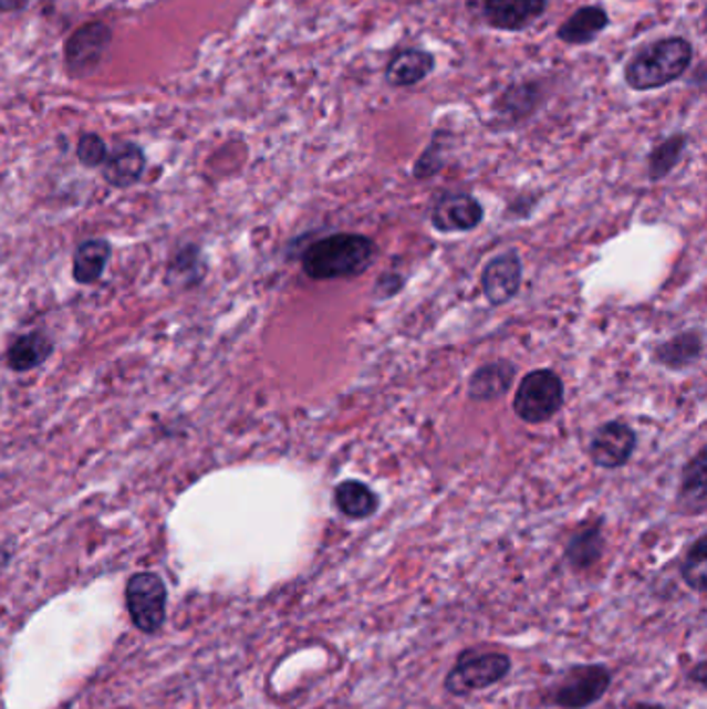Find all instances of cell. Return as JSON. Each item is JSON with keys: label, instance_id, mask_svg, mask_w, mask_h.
<instances>
[{"label": "cell", "instance_id": "1", "mask_svg": "<svg viewBox=\"0 0 707 709\" xmlns=\"http://www.w3.org/2000/svg\"><path fill=\"white\" fill-rule=\"evenodd\" d=\"M695 49L685 35H664L631 54L623 80L633 92H656L683 80L692 71Z\"/></svg>", "mask_w": 707, "mask_h": 709}, {"label": "cell", "instance_id": "2", "mask_svg": "<svg viewBox=\"0 0 707 709\" xmlns=\"http://www.w3.org/2000/svg\"><path fill=\"white\" fill-rule=\"evenodd\" d=\"M376 246L370 237L336 232L312 243L303 251V272L313 281H332L362 274L372 264Z\"/></svg>", "mask_w": 707, "mask_h": 709}, {"label": "cell", "instance_id": "3", "mask_svg": "<svg viewBox=\"0 0 707 709\" xmlns=\"http://www.w3.org/2000/svg\"><path fill=\"white\" fill-rule=\"evenodd\" d=\"M612 687V672L604 664H575L562 670L542 691L545 706L560 709L592 708Z\"/></svg>", "mask_w": 707, "mask_h": 709}, {"label": "cell", "instance_id": "4", "mask_svg": "<svg viewBox=\"0 0 707 709\" xmlns=\"http://www.w3.org/2000/svg\"><path fill=\"white\" fill-rule=\"evenodd\" d=\"M510 668L512 660L505 651L469 647L457 656L455 666L448 670L445 678L446 694L469 697L486 691L509 677Z\"/></svg>", "mask_w": 707, "mask_h": 709}, {"label": "cell", "instance_id": "5", "mask_svg": "<svg viewBox=\"0 0 707 709\" xmlns=\"http://www.w3.org/2000/svg\"><path fill=\"white\" fill-rule=\"evenodd\" d=\"M548 98V83L542 77H523L507 83L490 104V121L486 123L493 132H509L523 127L540 113Z\"/></svg>", "mask_w": 707, "mask_h": 709}, {"label": "cell", "instance_id": "6", "mask_svg": "<svg viewBox=\"0 0 707 709\" xmlns=\"http://www.w3.org/2000/svg\"><path fill=\"white\" fill-rule=\"evenodd\" d=\"M564 403V384L552 369H533L521 379L514 395V413L526 424L552 419Z\"/></svg>", "mask_w": 707, "mask_h": 709}, {"label": "cell", "instance_id": "7", "mask_svg": "<svg viewBox=\"0 0 707 709\" xmlns=\"http://www.w3.org/2000/svg\"><path fill=\"white\" fill-rule=\"evenodd\" d=\"M133 625L142 633H156L166 621V585L156 573H137L125 590Z\"/></svg>", "mask_w": 707, "mask_h": 709}, {"label": "cell", "instance_id": "8", "mask_svg": "<svg viewBox=\"0 0 707 709\" xmlns=\"http://www.w3.org/2000/svg\"><path fill=\"white\" fill-rule=\"evenodd\" d=\"M111 40H113V32L108 25L100 21L82 25L66 40V71L75 77L90 75L100 65L104 52L111 46Z\"/></svg>", "mask_w": 707, "mask_h": 709}, {"label": "cell", "instance_id": "9", "mask_svg": "<svg viewBox=\"0 0 707 709\" xmlns=\"http://www.w3.org/2000/svg\"><path fill=\"white\" fill-rule=\"evenodd\" d=\"M550 0H481V19L496 32L519 33L538 23Z\"/></svg>", "mask_w": 707, "mask_h": 709}, {"label": "cell", "instance_id": "10", "mask_svg": "<svg viewBox=\"0 0 707 709\" xmlns=\"http://www.w3.org/2000/svg\"><path fill=\"white\" fill-rule=\"evenodd\" d=\"M637 448V436L623 421H610L593 434L590 459L595 467L618 469L631 459Z\"/></svg>", "mask_w": 707, "mask_h": 709}, {"label": "cell", "instance_id": "11", "mask_svg": "<svg viewBox=\"0 0 707 709\" xmlns=\"http://www.w3.org/2000/svg\"><path fill=\"white\" fill-rule=\"evenodd\" d=\"M521 282H523V264L514 251L500 253L498 258L490 260L481 274L484 295L492 305L509 303L510 299L519 293Z\"/></svg>", "mask_w": 707, "mask_h": 709}, {"label": "cell", "instance_id": "12", "mask_svg": "<svg viewBox=\"0 0 707 709\" xmlns=\"http://www.w3.org/2000/svg\"><path fill=\"white\" fill-rule=\"evenodd\" d=\"M436 54L426 49H398L384 66V82L396 90H409L426 82L436 71Z\"/></svg>", "mask_w": 707, "mask_h": 709}, {"label": "cell", "instance_id": "13", "mask_svg": "<svg viewBox=\"0 0 707 709\" xmlns=\"http://www.w3.org/2000/svg\"><path fill=\"white\" fill-rule=\"evenodd\" d=\"M609 11L602 4H583L566 17L557 30V40L566 46H590L610 28Z\"/></svg>", "mask_w": 707, "mask_h": 709}, {"label": "cell", "instance_id": "14", "mask_svg": "<svg viewBox=\"0 0 707 709\" xmlns=\"http://www.w3.org/2000/svg\"><path fill=\"white\" fill-rule=\"evenodd\" d=\"M481 220L484 208L469 194H446L432 210V225L440 232L474 231Z\"/></svg>", "mask_w": 707, "mask_h": 709}, {"label": "cell", "instance_id": "15", "mask_svg": "<svg viewBox=\"0 0 707 709\" xmlns=\"http://www.w3.org/2000/svg\"><path fill=\"white\" fill-rule=\"evenodd\" d=\"M144 168H146V156L142 148L135 144H121L106 156L102 165V175L113 187L125 189V187H132L133 183L139 181Z\"/></svg>", "mask_w": 707, "mask_h": 709}, {"label": "cell", "instance_id": "16", "mask_svg": "<svg viewBox=\"0 0 707 709\" xmlns=\"http://www.w3.org/2000/svg\"><path fill=\"white\" fill-rule=\"evenodd\" d=\"M514 365L509 362L486 363L469 379V398L477 403H490L509 393L514 379Z\"/></svg>", "mask_w": 707, "mask_h": 709}, {"label": "cell", "instance_id": "17", "mask_svg": "<svg viewBox=\"0 0 707 709\" xmlns=\"http://www.w3.org/2000/svg\"><path fill=\"white\" fill-rule=\"evenodd\" d=\"M604 554V535H602V523H590L585 528L579 529L569 540L564 556L571 564L573 571H588L593 564L602 559Z\"/></svg>", "mask_w": 707, "mask_h": 709}, {"label": "cell", "instance_id": "18", "mask_svg": "<svg viewBox=\"0 0 707 709\" xmlns=\"http://www.w3.org/2000/svg\"><path fill=\"white\" fill-rule=\"evenodd\" d=\"M707 455L706 448H701L695 459L685 467L680 492H678V504L692 514H701L706 511L707 500Z\"/></svg>", "mask_w": 707, "mask_h": 709}, {"label": "cell", "instance_id": "19", "mask_svg": "<svg viewBox=\"0 0 707 709\" xmlns=\"http://www.w3.org/2000/svg\"><path fill=\"white\" fill-rule=\"evenodd\" d=\"M334 504L349 519L363 521L378 511V496L374 494L362 481L346 479L343 483H339L334 490Z\"/></svg>", "mask_w": 707, "mask_h": 709}, {"label": "cell", "instance_id": "20", "mask_svg": "<svg viewBox=\"0 0 707 709\" xmlns=\"http://www.w3.org/2000/svg\"><path fill=\"white\" fill-rule=\"evenodd\" d=\"M701 353H704L701 332H680L656 348V362L670 369H685L697 362Z\"/></svg>", "mask_w": 707, "mask_h": 709}, {"label": "cell", "instance_id": "21", "mask_svg": "<svg viewBox=\"0 0 707 709\" xmlns=\"http://www.w3.org/2000/svg\"><path fill=\"white\" fill-rule=\"evenodd\" d=\"M111 260V243L106 239H90L73 256V279L80 284L100 281Z\"/></svg>", "mask_w": 707, "mask_h": 709}, {"label": "cell", "instance_id": "22", "mask_svg": "<svg viewBox=\"0 0 707 709\" xmlns=\"http://www.w3.org/2000/svg\"><path fill=\"white\" fill-rule=\"evenodd\" d=\"M52 353V341L44 332H30L19 336L7 353V363L15 372H30L46 362Z\"/></svg>", "mask_w": 707, "mask_h": 709}, {"label": "cell", "instance_id": "23", "mask_svg": "<svg viewBox=\"0 0 707 709\" xmlns=\"http://www.w3.org/2000/svg\"><path fill=\"white\" fill-rule=\"evenodd\" d=\"M689 146V135L687 133H673L666 139L654 146L647 156V175L652 181H662L666 179L678 163L683 160L685 152Z\"/></svg>", "mask_w": 707, "mask_h": 709}, {"label": "cell", "instance_id": "24", "mask_svg": "<svg viewBox=\"0 0 707 709\" xmlns=\"http://www.w3.org/2000/svg\"><path fill=\"white\" fill-rule=\"evenodd\" d=\"M680 577L693 592L704 594L707 587V545L706 535L697 538V542L687 552L685 561L680 564Z\"/></svg>", "mask_w": 707, "mask_h": 709}, {"label": "cell", "instance_id": "25", "mask_svg": "<svg viewBox=\"0 0 707 709\" xmlns=\"http://www.w3.org/2000/svg\"><path fill=\"white\" fill-rule=\"evenodd\" d=\"M448 133L443 129H436L428 146L422 152V156L415 160L413 166V177L415 179H429L434 175L440 173V168L445 166V152L448 148Z\"/></svg>", "mask_w": 707, "mask_h": 709}, {"label": "cell", "instance_id": "26", "mask_svg": "<svg viewBox=\"0 0 707 709\" xmlns=\"http://www.w3.org/2000/svg\"><path fill=\"white\" fill-rule=\"evenodd\" d=\"M77 156L83 165L96 168V166L104 165L108 152H106V144L100 139L96 133H87L77 144Z\"/></svg>", "mask_w": 707, "mask_h": 709}, {"label": "cell", "instance_id": "27", "mask_svg": "<svg viewBox=\"0 0 707 709\" xmlns=\"http://www.w3.org/2000/svg\"><path fill=\"white\" fill-rule=\"evenodd\" d=\"M30 0H0V11L4 13H11V11H19L28 4Z\"/></svg>", "mask_w": 707, "mask_h": 709}, {"label": "cell", "instance_id": "28", "mask_svg": "<svg viewBox=\"0 0 707 709\" xmlns=\"http://www.w3.org/2000/svg\"><path fill=\"white\" fill-rule=\"evenodd\" d=\"M706 661H699V664H697V668H695V675L692 672V680L699 682V685H704V682H706Z\"/></svg>", "mask_w": 707, "mask_h": 709}, {"label": "cell", "instance_id": "29", "mask_svg": "<svg viewBox=\"0 0 707 709\" xmlns=\"http://www.w3.org/2000/svg\"><path fill=\"white\" fill-rule=\"evenodd\" d=\"M628 709H666L664 706H659V703H635V706H631Z\"/></svg>", "mask_w": 707, "mask_h": 709}]
</instances>
